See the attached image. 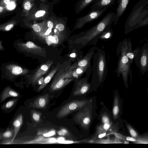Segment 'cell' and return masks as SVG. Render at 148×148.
<instances>
[{"label":"cell","instance_id":"7c38bea8","mask_svg":"<svg viewBox=\"0 0 148 148\" xmlns=\"http://www.w3.org/2000/svg\"><path fill=\"white\" fill-rule=\"evenodd\" d=\"M19 93L10 87L8 86L3 90L0 96V102H3L7 98L11 97H17Z\"/></svg>","mask_w":148,"mask_h":148},{"label":"cell","instance_id":"60d3db41","mask_svg":"<svg viewBox=\"0 0 148 148\" xmlns=\"http://www.w3.org/2000/svg\"><path fill=\"white\" fill-rule=\"evenodd\" d=\"M7 6L8 8L9 9L11 10L14 9V8L15 7V5L14 2H11L8 4Z\"/></svg>","mask_w":148,"mask_h":148},{"label":"cell","instance_id":"484cf974","mask_svg":"<svg viewBox=\"0 0 148 148\" xmlns=\"http://www.w3.org/2000/svg\"><path fill=\"white\" fill-rule=\"evenodd\" d=\"M95 143H103V144H108V143H123L119 139L117 138H116L115 139H103L98 140Z\"/></svg>","mask_w":148,"mask_h":148},{"label":"cell","instance_id":"3957f363","mask_svg":"<svg viewBox=\"0 0 148 148\" xmlns=\"http://www.w3.org/2000/svg\"><path fill=\"white\" fill-rule=\"evenodd\" d=\"M88 102V100L83 99L73 100L68 102L60 108L57 113L56 117L58 119L62 118L81 109Z\"/></svg>","mask_w":148,"mask_h":148},{"label":"cell","instance_id":"ba28073f","mask_svg":"<svg viewBox=\"0 0 148 148\" xmlns=\"http://www.w3.org/2000/svg\"><path fill=\"white\" fill-rule=\"evenodd\" d=\"M53 63L52 61H49L41 65L33 75L31 79L32 84L35 85L37 83L38 80L48 71Z\"/></svg>","mask_w":148,"mask_h":148},{"label":"cell","instance_id":"44dd1931","mask_svg":"<svg viewBox=\"0 0 148 148\" xmlns=\"http://www.w3.org/2000/svg\"><path fill=\"white\" fill-rule=\"evenodd\" d=\"M7 69L14 75H18L24 72L22 68L20 66L14 65H10L8 66Z\"/></svg>","mask_w":148,"mask_h":148},{"label":"cell","instance_id":"603a6c76","mask_svg":"<svg viewBox=\"0 0 148 148\" xmlns=\"http://www.w3.org/2000/svg\"><path fill=\"white\" fill-rule=\"evenodd\" d=\"M18 100L17 99H15L10 100L2 105L1 108L2 109L5 110L11 109L15 105Z\"/></svg>","mask_w":148,"mask_h":148},{"label":"cell","instance_id":"d4e9b609","mask_svg":"<svg viewBox=\"0 0 148 148\" xmlns=\"http://www.w3.org/2000/svg\"><path fill=\"white\" fill-rule=\"evenodd\" d=\"M135 138V141L133 143L148 144V135L138 136Z\"/></svg>","mask_w":148,"mask_h":148},{"label":"cell","instance_id":"ee69618b","mask_svg":"<svg viewBox=\"0 0 148 148\" xmlns=\"http://www.w3.org/2000/svg\"><path fill=\"white\" fill-rule=\"evenodd\" d=\"M44 78L43 77H41L40 78L38 81L37 83L38 85L41 84L43 82L44 80Z\"/></svg>","mask_w":148,"mask_h":148},{"label":"cell","instance_id":"bcb514c9","mask_svg":"<svg viewBox=\"0 0 148 148\" xmlns=\"http://www.w3.org/2000/svg\"><path fill=\"white\" fill-rule=\"evenodd\" d=\"M76 56V54L75 53H72L70 55V57L71 58H74Z\"/></svg>","mask_w":148,"mask_h":148},{"label":"cell","instance_id":"e575fe53","mask_svg":"<svg viewBox=\"0 0 148 148\" xmlns=\"http://www.w3.org/2000/svg\"><path fill=\"white\" fill-rule=\"evenodd\" d=\"M102 121L103 123H110V119L107 116H103L102 117Z\"/></svg>","mask_w":148,"mask_h":148},{"label":"cell","instance_id":"5b68a950","mask_svg":"<svg viewBox=\"0 0 148 148\" xmlns=\"http://www.w3.org/2000/svg\"><path fill=\"white\" fill-rule=\"evenodd\" d=\"M127 47H123L121 55L118 63L117 71L119 74H121L123 80L126 82L130 69L129 60L126 55Z\"/></svg>","mask_w":148,"mask_h":148},{"label":"cell","instance_id":"7402d4cb","mask_svg":"<svg viewBox=\"0 0 148 148\" xmlns=\"http://www.w3.org/2000/svg\"><path fill=\"white\" fill-rule=\"evenodd\" d=\"M119 111V100L117 96L115 97L113 107L112 110V113L114 119H116L118 115Z\"/></svg>","mask_w":148,"mask_h":148},{"label":"cell","instance_id":"cb8c5ba5","mask_svg":"<svg viewBox=\"0 0 148 148\" xmlns=\"http://www.w3.org/2000/svg\"><path fill=\"white\" fill-rule=\"evenodd\" d=\"M42 113L36 110H33L31 112V116L32 120L35 123H39L41 121Z\"/></svg>","mask_w":148,"mask_h":148},{"label":"cell","instance_id":"30bf717a","mask_svg":"<svg viewBox=\"0 0 148 148\" xmlns=\"http://www.w3.org/2000/svg\"><path fill=\"white\" fill-rule=\"evenodd\" d=\"M91 119V116L89 111L86 110L81 112L76 115V120L84 128H87L89 126Z\"/></svg>","mask_w":148,"mask_h":148},{"label":"cell","instance_id":"9a60e30c","mask_svg":"<svg viewBox=\"0 0 148 148\" xmlns=\"http://www.w3.org/2000/svg\"><path fill=\"white\" fill-rule=\"evenodd\" d=\"M95 0H79L76 4L75 12L78 14Z\"/></svg>","mask_w":148,"mask_h":148},{"label":"cell","instance_id":"4fadbf2b","mask_svg":"<svg viewBox=\"0 0 148 148\" xmlns=\"http://www.w3.org/2000/svg\"><path fill=\"white\" fill-rule=\"evenodd\" d=\"M130 0H119V5L116 9V13L114 23H116L119 18L123 14L126 10Z\"/></svg>","mask_w":148,"mask_h":148},{"label":"cell","instance_id":"681fc988","mask_svg":"<svg viewBox=\"0 0 148 148\" xmlns=\"http://www.w3.org/2000/svg\"><path fill=\"white\" fill-rule=\"evenodd\" d=\"M112 0L113 2H115V1L116 0Z\"/></svg>","mask_w":148,"mask_h":148},{"label":"cell","instance_id":"d6986e66","mask_svg":"<svg viewBox=\"0 0 148 148\" xmlns=\"http://www.w3.org/2000/svg\"><path fill=\"white\" fill-rule=\"evenodd\" d=\"M55 129L51 128H42L38 130V135H42L44 137H48L53 136L56 134Z\"/></svg>","mask_w":148,"mask_h":148},{"label":"cell","instance_id":"8d00e7d4","mask_svg":"<svg viewBox=\"0 0 148 148\" xmlns=\"http://www.w3.org/2000/svg\"><path fill=\"white\" fill-rule=\"evenodd\" d=\"M45 13V11L44 10H39L35 14V16L39 17L43 16Z\"/></svg>","mask_w":148,"mask_h":148},{"label":"cell","instance_id":"5bb4252c","mask_svg":"<svg viewBox=\"0 0 148 148\" xmlns=\"http://www.w3.org/2000/svg\"><path fill=\"white\" fill-rule=\"evenodd\" d=\"M23 117L22 114H18L13 122V125L14 130V135L12 140L11 143L14 140L23 123Z\"/></svg>","mask_w":148,"mask_h":148},{"label":"cell","instance_id":"f6af8a7d","mask_svg":"<svg viewBox=\"0 0 148 148\" xmlns=\"http://www.w3.org/2000/svg\"><path fill=\"white\" fill-rule=\"evenodd\" d=\"M106 134V133H104L102 134H100L98 136V137L99 138H102Z\"/></svg>","mask_w":148,"mask_h":148},{"label":"cell","instance_id":"ffe728a7","mask_svg":"<svg viewBox=\"0 0 148 148\" xmlns=\"http://www.w3.org/2000/svg\"><path fill=\"white\" fill-rule=\"evenodd\" d=\"M88 67H79L76 66L71 71V76L73 78H77L80 75H81L85 71Z\"/></svg>","mask_w":148,"mask_h":148},{"label":"cell","instance_id":"b9f144b4","mask_svg":"<svg viewBox=\"0 0 148 148\" xmlns=\"http://www.w3.org/2000/svg\"><path fill=\"white\" fill-rule=\"evenodd\" d=\"M125 139L126 140L128 141H131L133 143L136 140V138L132 137H125Z\"/></svg>","mask_w":148,"mask_h":148},{"label":"cell","instance_id":"4dcf8cb0","mask_svg":"<svg viewBox=\"0 0 148 148\" xmlns=\"http://www.w3.org/2000/svg\"><path fill=\"white\" fill-rule=\"evenodd\" d=\"M45 38L46 42L48 45H50L53 43V36L51 35H49L46 36Z\"/></svg>","mask_w":148,"mask_h":148},{"label":"cell","instance_id":"9c48e42d","mask_svg":"<svg viewBox=\"0 0 148 148\" xmlns=\"http://www.w3.org/2000/svg\"><path fill=\"white\" fill-rule=\"evenodd\" d=\"M90 84L88 83L86 79H82L76 83V87L73 92L74 96H79L86 93L89 90Z\"/></svg>","mask_w":148,"mask_h":148},{"label":"cell","instance_id":"8fae6325","mask_svg":"<svg viewBox=\"0 0 148 148\" xmlns=\"http://www.w3.org/2000/svg\"><path fill=\"white\" fill-rule=\"evenodd\" d=\"M49 97L48 94L38 97L34 101L33 107L40 109L45 108L49 102Z\"/></svg>","mask_w":148,"mask_h":148},{"label":"cell","instance_id":"7a4b0ae2","mask_svg":"<svg viewBox=\"0 0 148 148\" xmlns=\"http://www.w3.org/2000/svg\"><path fill=\"white\" fill-rule=\"evenodd\" d=\"M71 66H68L59 71L50 86L51 92L61 89L73 79L71 76Z\"/></svg>","mask_w":148,"mask_h":148},{"label":"cell","instance_id":"e0dca14e","mask_svg":"<svg viewBox=\"0 0 148 148\" xmlns=\"http://www.w3.org/2000/svg\"><path fill=\"white\" fill-rule=\"evenodd\" d=\"M14 135V130L13 128L8 129L5 132L0 133V139L3 141H7L12 139Z\"/></svg>","mask_w":148,"mask_h":148},{"label":"cell","instance_id":"ac0fdd59","mask_svg":"<svg viewBox=\"0 0 148 148\" xmlns=\"http://www.w3.org/2000/svg\"><path fill=\"white\" fill-rule=\"evenodd\" d=\"M93 52L92 51L87 54L83 59L76 63V66L79 67H88L90 60L93 55Z\"/></svg>","mask_w":148,"mask_h":148},{"label":"cell","instance_id":"8992f818","mask_svg":"<svg viewBox=\"0 0 148 148\" xmlns=\"http://www.w3.org/2000/svg\"><path fill=\"white\" fill-rule=\"evenodd\" d=\"M17 45L19 48L23 51L43 56H45V49L36 45L33 42L18 43Z\"/></svg>","mask_w":148,"mask_h":148},{"label":"cell","instance_id":"c3c4849f","mask_svg":"<svg viewBox=\"0 0 148 148\" xmlns=\"http://www.w3.org/2000/svg\"><path fill=\"white\" fill-rule=\"evenodd\" d=\"M3 10V8L1 7H0V12H1Z\"/></svg>","mask_w":148,"mask_h":148},{"label":"cell","instance_id":"1f68e13d","mask_svg":"<svg viewBox=\"0 0 148 148\" xmlns=\"http://www.w3.org/2000/svg\"><path fill=\"white\" fill-rule=\"evenodd\" d=\"M58 134L60 136H66L68 134V131L64 128H62L58 132Z\"/></svg>","mask_w":148,"mask_h":148},{"label":"cell","instance_id":"6da1fadb","mask_svg":"<svg viewBox=\"0 0 148 148\" xmlns=\"http://www.w3.org/2000/svg\"><path fill=\"white\" fill-rule=\"evenodd\" d=\"M116 14L109 12L95 25L79 33L71 41L73 47L83 48L99 34L110 27L114 22Z\"/></svg>","mask_w":148,"mask_h":148},{"label":"cell","instance_id":"d6a6232c","mask_svg":"<svg viewBox=\"0 0 148 148\" xmlns=\"http://www.w3.org/2000/svg\"><path fill=\"white\" fill-rule=\"evenodd\" d=\"M32 28L33 30L36 32H39L41 30L40 26L37 24H34L32 26Z\"/></svg>","mask_w":148,"mask_h":148},{"label":"cell","instance_id":"f35d334b","mask_svg":"<svg viewBox=\"0 0 148 148\" xmlns=\"http://www.w3.org/2000/svg\"><path fill=\"white\" fill-rule=\"evenodd\" d=\"M24 8L27 10H29L31 8V4L29 2H25L24 5Z\"/></svg>","mask_w":148,"mask_h":148},{"label":"cell","instance_id":"ab89813d","mask_svg":"<svg viewBox=\"0 0 148 148\" xmlns=\"http://www.w3.org/2000/svg\"><path fill=\"white\" fill-rule=\"evenodd\" d=\"M14 25L12 24H10L6 25L4 28V30L5 31L10 30L13 27Z\"/></svg>","mask_w":148,"mask_h":148},{"label":"cell","instance_id":"f546056e","mask_svg":"<svg viewBox=\"0 0 148 148\" xmlns=\"http://www.w3.org/2000/svg\"><path fill=\"white\" fill-rule=\"evenodd\" d=\"M53 43L54 45L58 44L60 41L63 40L64 39L60 37L57 34H55L53 36Z\"/></svg>","mask_w":148,"mask_h":148},{"label":"cell","instance_id":"4316f807","mask_svg":"<svg viewBox=\"0 0 148 148\" xmlns=\"http://www.w3.org/2000/svg\"><path fill=\"white\" fill-rule=\"evenodd\" d=\"M111 126L110 123H104L99 127L97 129V133L99 135L100 134L106 133L108 130Z\"/></svg>","mask_w":148,"mask_h":148},{"label":"cell","instance_id":"52a82bcc","mask_svg":"<svg viewBox=\"0 0 148 148\" xmlns=\"http://www.w3.org/2000/svg\"><path fill=\"white\" fill-rule=\"evenodd\" d=\"M97 71L98 79L102 81L107 74V65L105 55L100 54L99 56L97 65Z\"/></svg>","mask_w":148,"mask_h":148},{"label":"cell","instance_id":"277c9868","mask_svg":"<svg viewBox=\"0 0 148 148\" xmlns=\"http://www.w3.org/2000/svg\"><path fill=\"white\" fill-rule=\"evenodd\" d=\"M107 8L100 10L90 11L87 14L77 18L73 27L74 30L82 28L86 23L98 19L106 10Z\"/></svg>","mask_w":148,"mask_h":148},{"label":"cell","instance_id":"7dc6e473","mask_svg":"<svg viewBox=\"0 0 148 148\" xmlns=\"http://www.w3.org/2000/svg\"><path fill=\"white\" fill-rule=\"evenodd\" d=\"M4 2L6 4H8L10 1V0H4Z\"/></svg>","mask_w":148,"mask_h":148},{"label":"cell","instance_id":"836d02e7","mask_svg":"<svg viewBox=\"0 0 148 148\" xmlns=\"http://www.w3.org/2000/svg\"><path fill=\"white\" fill-rule=\"evenodd\" d=\"M147 24H148V17L140 21L138 25L141 26Z\"/></svg>","mask_w":148,"mask_h":148},{"label":"cell","instance_id":"7bdbcfd3","mask_svg":"<svg viewBox=\"0 0 148 148\" xmlns=\"http://www.w3.org/2000/svg\"><path fill=\"white\" fill-rule=\"evenodd\" d=\"M47 26L48 28L52 29L53 26V23L51 21H49L47 23Z\"/></svg>","mask_w":148,"mask_h":148},{"label":"cell","instance_id":"2e32d148","mask_svg":"<svg viewBox=\"0 0 148 148\" xmlns=\"http://www.w3.org/2000/svg\"><path fill=\"white\" fill-rule=\"evenodd\" d=\"M60 66H58L55 67L49 74L45 78L43 83L41 84L37 89L38 91H40L44 88L49 82L51 80L54 75Z\"/></svg>","mask_w":148,"mask_h":148},{"label":"cell","instance_id":"f1b7e54d","mask_svg":"<svg viewBox=\"0 0 148 148\" xmlns=\"http://www.w3.org/2000/svg\"><path fill=\"white\" fill-rule=\"evenodd\" d=\"M127 127L129 133L132 137L136 138L138 136L137 132L130 125L127 124Z\"/></svg>","mask_w":148,"mask_h":148},{"label":"cell","instance_id":"74e56055","mask_svg":"<svg viewBox=\"0 0 148 148\" xmlns=\"http://www.w3.org/2000/svg\"><path fill=\"white\" fill-rule=\"evenodd\" d=\"M126 55L129 60L130 59L131 61L133 59L134 57V54L131 52H127Z\"/></svg>","mask_w":148,"mask_h":148},{"label":"cell","instance_id":"d590c367","mask_svg":"<svg viewBox=\"0 0 148 148\" xmlns=\"http://www.w3.org/2000/svg\"><path fill=\"white\" fill-rule=\"evenodd\" d=\"M52 29L48 28L47 30L41 34V35L42 37L45 38L46 36L49 35L51 33L52 31Z\"/></svg>","mask_w":148,"mask_h":148},{"label":"cell","instance_id":"83f0119b","mask_svg":"<svg viewBox=\"0 0 148 148\" xmlns=\"http://www.w3.org/2000/svg\"><path fill=\"white\" fill-rule=\"evenodd\" d=\"M146 54L144 53L141 58L140 64L143 68L145 67L148 64V56Z\"/></svg>","mask_w":148,"mask_h":148}]
</instances>
